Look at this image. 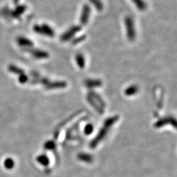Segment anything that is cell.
<instances>
[{
	"mask_svg": "<svg viewBox=\"0 0 177 177\" xmlns=\"http://www.w3.org/2000/svg\"><path fill=\"white\" fill-rule=\"evenodd\" d=\"M66 86V83L64 82H49L46 88L48 89H61L64 88Z\"/></svg>",
	"mask_w": 177,
	"mask_h": 177,
	"instance_id": "10",
	"label": "cell"
},
{
	"mask_svg": "<svg viewBox=\"0 0 177 177\" xmlns=\"http://www.w3.org/2000/svg\"><path fill=\"white\" fill-rule=\"evenodd\" d=\"M13 1H14V4H17V3L19 1V0H13Z\"/></svg>",
	"mask_w": 177,
	"mask_h": 177,
	"instance_id": "24",
	"label": "cell"
},
{
	"mask_svg": "<svg viewBox=\"0 0 177 177\" xmlns=\"http://www.w3.org/2000/svg\"><path fill=\"white\" fill-rule=\"evenodd\" d=\"M76 61L79 68H83L84 66H85V59H84V56L82 55H81V54L77 55Z\"/></svg>",
	"mask_w": 177,
	"mask_h": 177,
	"instance_id": "17",
	"label": "cell"
},
{
	"mask_svg": "<svg viewBox=\"0 0 177 177\" xmlns=\"http://www.w3.org/2000/svg\"><path fill=\"white\" fill-rule=\"evenodd\" d=\"M168 124H173L176 127V120L173 118H165V119H160V121H158L156 124H155V126L157 127H163L165 125Z\"/></svg>",
	"mask_w": 177,
	"mask_h": 177,
	"instance_id": "9",
	"label": "cell"
},
{
	"mask_svg": "<svg viewBox=\"0 0 177 177\" xmlns=\"http://www.w3.org/2000/svg\"><path fill=\"white\" fill-rule=\"evenodd\" d=\"M77 157H78L79 161L85 162V163H91L92 161V160H93V157H92L91 154H85V153H81V154L78 155Z\"/></svg>",
	"mask_w": 177,
	"mask_h": 177,
	"instance_id": "12",
	"label": "cell"
},
{
	"mask_svg": "<svg viewBox=\"0 0 177 177\" xmlns=\"http://www.w3.org/2000/svg\"><path fill=\"white\" fill-rule=\"evenodd\" d=\"M17 42L19 46L25 47V49L32 48L34 46V43H33L32 41L24 36H20L17 39Z\"/></svg>",
	"mask_w": 177,
	"mask_h": 177,
	"instance_id": "7",
	"label": "cell"
},
{
	"mask_svg": "<svg viewBox=\"0 0 177 177\" xmlns=\"http://www.w3.org/2000/svg\"><path fill=\"white\" fill-rule=\"evenodd\" d=\"M132 1L140 11H144L146 9V4L144 0H132Z\"/></svg>",
	"mask_w": 177,
	"mask_h": 177,
	"instance_id": "14",
	"label": "cell"
},
{
	"mask_svg": "<svg viewBox=\"0 0 177 177\" xmlns=\"http://www.w3.org/2000/svg\"><path fill=\"white\" fill-rule=\"evenodd\" d=\"M34 31L40 35H46L48 37H53L55 35V31L51 27L47 24H43L41 25H36L33 27Z\"/></svg>",
	"mask_w": 177,
	"mask_h": 177,
	"instance_id": "3",
	"label": "cell"
},
{
	"mask_svg": "<svg viewBox=\"0 0 177 177\" xmlns=\"http://www.w3.org/2000/svg\"><path fill=\"white\" fill-rule=\"evenodd\" d=\"M81 29H82V27L80 26H72L71 28H69L68 30L66 31L64 34L61 35V41H66L70 40L72 38L74 37L77 33H78L81 30Z\"/></svg>",
	"mask_w": 177,
	"mask_h": 177,
	"instance_id": "4",
	"label": "cell"
},
{
	"mask_svg": "<svg viewBox=\"0 0 177 177\" xmlns=\"http://www.w3.org/2000/svg\"><path fill=\"white\" fill-rule=\"evenodd\" d=\"M93 126H92L91 124H88L85 126V129H84V131H85V134H91L92 133V132L93 131Z\"/></svg>",
	"mask_w": 177,
	"mask_h": 177,
	"instance_id": "22",
	"label": "cell"
},
{
	"mask_svg": "<svg viewBox=\"0 0 177 177\" xmlns=\"http://www.w3.org/2000/svg\"><path fill=\"white\" fill-rule=\"evenodd\" d=\"M44 148L45 149L47 150H52L55 149V144L53 141L49 140L45 143Z\"/></svg>",
	"mask_w": 177,
	"mask_h": 177,
	"instance_id": "20",
	"label": "cell"
},
{
	"mask_svg": "<svg viewBox=\"0 0 177 177\" xmlns=\"http://www.w3.org/2000/svg\"><path fill=\"white\" fill-rule=\"evenodd\" d=\"M91 13V7L88 4H85L82 7V13L80 15V24L82 25H86L89 22L90 16Z\"/></svg>",
	"mask_w": 177,
	"mask_h": 177,
	"instance_id": "5",
	"label": "cell"
},
{
	"mask_svg": "<svg viewBox=\"0 0 177 177\" xmlns=\"http://www.w3.org/2000/svg\"><path fill=\"white\" fill-rule=\"evenodd\" d=\"M101 82L99 80H87L86 82V85L87 87H95L101 85Z\"/></svg>",
	"mask_w": 177,
	"mask_h": 177,
	"instance_id": "19",
	"label": "cell"
},
{
	"mask_svg": "<svg viewBox=\"0 0 177 177\" xmlns=\"http://www.w3.org/2000/svg\"><path fill=\"white\" fill-rule=\"evenodd\" d=\"M8 70H9V72H10L11 73H13L14 74H17V75H18V76H19V75L25 73V71L14 64L9 65L8 66Z\"/></svg>",
	"mask_w": 177,
	"mask_h": 177,
	"instance_id": "13",
	"label": "cell"
},
{
	"mask_svg": "<svg viewBox=\"0 0 177 177\" xmlns=\"http://www.w3.org/2000/svg\"><path fill=\"white\" fill-rule=\"evenodd\" d=\"M138 90H139V88L137 87V86L133 85L129 87H128L127 89H126L125 91V93L127 96H131L136 94L138 92Z\"/></svg>",
	"mask_w": 177,
	"mask_h": 177,
	"instance_id": "18",
	"label": "cell"
},
{
	"mask_svg": "<svg viewBox=\"0 0 177 177\" xmlns=\"http://www.w3.org/2000/svg\"><path fill=\"white\" fill-rule=\"evenodd\" d=\"M3 165H4V167L5 169L11 170L15 166V161L12 157H9L5 159Z\"/></svg>",
	"mask_w": 177,
	"mask_h": 177,
	"instance_id": "11",
	"label": "cell"
},
{
	"mask_svg": "<svg viewBox=\"0 0 177 177\" xmlns=\"http://www.w3.org/2000/svg\"><path fill=\"white\" fill-rule=\"evenodd\" d=\"M90 2L95 6L96 9L98 11H101L103 9V4L101 0H89Z\"/></svg>",
	"mask_w": 177,
	"mask_h": 177,
	"instance_id": "15",
	"label": "cell"
},
{
	"mask_svg": "<svg viewBox=\"0 0 177 177\" xmlns=\"http://www.w3.org/2000/svg\"><path fill=\"white\" fill-rule=\"evenodd\" d=\"M18 80L20 83L25 84L28 82V77L26 76L25 73H24L18 76Z\"/></svg>",
	"mask_w": 177,
	"mask_h": 177,
	"instance_id": "21",
	"label": "cell"
},
{
	"mask_svg": "<svg viewBox=\"0 0 177 177\" xmlns=\"http://www.w3.org/2000/svg\"><path fill=\"white\" fill-rule=\"evenodd\" d=\"M26 6L25 5H19L16 8V9L14 10V13H13V15L15 17H19L24 12L26 11Z\"/></svg>",
	"mask_w": 177,
	"mask_h": 177,
	"instance_id": "16",
	"label": "cell"
},
{
	"mask_svg": "<svg viewBox=\"0 0 177 177\" xmlns=\"http://www.w3.org/2000/svg\"><path fill=\"white\" fill-rule=\"evenodd\" d=\"M83 39H84V36L80 37V38H78V39H76V40L74 41V43H78V42L82 41V40H83Z\"/></svg>",
	"mask_w": 177,
	"mask_h": 177,
	"instance_id": "23",
	"label": "cell"
},
{
	"mask_svg": "<svg viewBox=\"0 0 177 177\" xmlns=\"http://www.w3.org/2000/svg\"><path fill=\"white\" fill-rule=\"evenodd\" d=\"M36 161L40 165L47 167L50 164V160L46 154H40L36 157Z\"/></svg>",
	"mask_w": 177,
	"mask_h": 177,
	"instance_id": "8",
	"label": "cell"
},
{
	"mask_svg": "<svg viewBox=\"0 0 177 177\" xmlns=\"http://www.w3.org/2000/svg\"><path fill=\"white\" fill-rule=\"evenodd\" d=\"M127 36L129 41H133L136 38V30L134 28V23L133 18L130 16H127L124 20Z\"/></svg>",
	"mask_w": 177,
	"mask_h": 177,
	"instance_id": "2",
	"label": "cell"
},
{
	"mask_svg": "<svg viewBox=\"0 0 177 177\" xmlns=\"http://www.w3.org/2000/svg\"><path fill=\"white\" fill-rule=\"evenodd\" d=\"M118 116H113L112 117V118H108L106 121H104L103 127L100 129V131L98 132V134L97 135V137L95 138V139L91 142V144H90L91 148H95V147L103 140V139H104V137L107 135L108 132V131L110 130L111 127H112V126L117 121H118Z\"/></svg>",
	"mask_w": 177,
	"mask_h": 177,
	"instance_id": "1",
	"label": "cell"
},
{
	"mask_svg": "<svg viewBox=\"0 0 177 177\" xmlns=\"http://www.w3.org/2000/svg\"><path fill=\"white\" fill-rule=\"evenodd\" d=\"M26 51L28 52L34 56V58L38 59H47L49 56V53L45 51L38 49H32V48H28L25 49Z\"/></svg>",
	"mask_w": 177,
	"mask_h": 177,
	"instance_id": "6",
	"label": "cell"
}]
</instances>
